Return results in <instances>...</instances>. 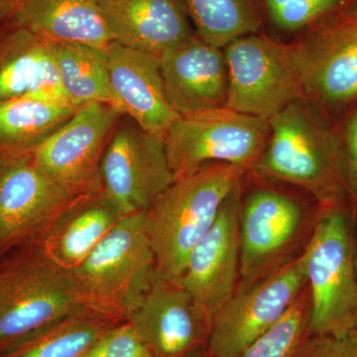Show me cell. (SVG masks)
Listing matches in <instances>:
<instances>
[{"label":"cell","mask_w":357,"mask_h":357,"mask_svg":"<svg viewBox=\"0 0 357 357\" xmlns=\"http://www.w3.org/2000/svg\"><path fill=\"white\" fill-rule=\"evenodd\" d=\"M266 147L255 176L297 185L319 211L342 208L349 199L342 148L306 100H296L269 121Z\"/></svg>","instance_id":"6da1fadb"},{"label":"cell","mask_w":357,"mask_h":357,"mask_svg":"<svg viewBox=\"0 0 357 357\" xmlns=\"http://www.w3.org/2000/svg\"><path fill=\"white\" fill-rule=\"evenodd\" d=\"M248 171L211 163L174 181L145 213L157 272L178 282L192 249L211 229L229 195Z\"/></svg>","instance_id":"7a4b0ae2"},{"label":"cell","mask_w":357,"mask_h":357,"mask_svg":"<svg viewBox=\"0 0 357 357\" xmlns=\"http://www.w3.org/2000/svg\"><path fill=\"white\" fill-rule=\"evenodd\" d=\"M69 275L84 307L128 321L157 275L145 213L122 218Z\"/></svg>","instance_id":"3957f363"},{"label":"cell","mask_w":357,"mask_h":357,"mask_svg":"<svg viewBox=\"0 0 357 357\" xmlns=\"http://www.w3.org/2000/svg\"><path fill=\"white\" fill-rule=\"evenodd\" d=\"M83 307L69 272L41 244L0 260V351Z\"/></svg>","instance_id":"277c9868"},{"label":"cell","mask_w":357,"mask_h":357,"mask_svg":"<svg viewBox=\"0 0 357 357\" xmlns=\"http://www.w3.org/2000/svg\"><path fill=\"white\" fill-rule=\"evenodd\" d=\"M354 246L344 206L319 211L304 248L311 335H340L357 328Z\"/></svg>","instance_id":"5b68a950"},{"label":"cell","mask_w":357,"mask_h":357,"mask_svg":"<svg viewBox=\"0 0 357 357\" xmlns=\"http://www.w3.org/2000/svg\"><path fill=\"white\" fill-rule=\"evenodd\" d=\"M269 134V121L229 107L182 115L165 136L174 181L211 163L251 171L266 147Z\"/></svg>","instance_id":"8992f818"},{"label":"cell","mask_w":357,"mask_h":357,"mask_svg":"<svg viewBox=\"0 0 357 357\" xmlns=\"http://www.w3.org/2000/svg\"><path fill=\"white\" fill-rule=\"evenodd\" d=\"M309 27L290 44L307 102L331 109L356 102L357 0H344Z\"/></svg>","instance_id":"52a82bcc"},{"label":"cell","mask_w":357,"mask_h":357,"mask_svg":"<svg viewBox=\"0 0 357 357\" xmlns=\"http://www.w3.org/2000/svg\"><path fill=\"white\" fill-rule=\"evenodd\" d=\"M306 284L304 249L269 274L239 281L213 318L208 351L215 357L241 356L283 317Z\"/></svg>","instance_id":"ba28073f"},{"label":"cell","mask_w":357,"mask_h":357,"mask_svg":"<svg viewBox=\"0 0 357 357\" xmlns=\"http://www.w3.org/2000/svg\"><path fill=\"white\" fill-rule=\"evenodd\" d=\"M225 49L229 89L225 107L270 121L305 98L290 45L251 34Z\"/></svg>","instance_id":"9c48e42d"},{"label":"cell","mask_w":357,"mask_h":357,"mask_svg":"<svg viewBox=\"0 0 357 357\" xmlns=\"http://www.w3.org/2000/svg\"><path fill=\"white\" fill-rule=\"evenodd\" d=\"M79 199L42 172L30 152L0 154V260L42 244Z\"/></svg>","instance_id":"30bf717a"},{"label":"cell","mask_w":357,"mask_h":357,"mask_svg":"<svg viewBox=\"0 0 357 357\" xmlns=\"http://www.w3.org/2000/svg\"><path fill=\"white\" fill-rule=\"evenodd\" d=\"M122 116L109 103H88L29 151L33 161L73 196L96 194L102 190L103 153Z\"/></svg>","instance_id":"8fae6325"},{"label":"cell","mask_w":357,"mask_h":357,"mask_svg":"<svg viewBox=\"0 0 357 357\" xmlns=\"http://www.w3.org/2000/svg\"><path fill=\"white\" fill-rule=\"evenodd\" d=\"M100 178L102 192L123 217L146 213L174 182L165 139L129 117L121 119L103 153Z\"/></svg>","instance_id":"7c38bea8"},{"label":"cell","mask_w":357,"mask_h":357,"mask_svg":"<svg viewBox=\"0 0 357 357\" xmlns=\"http://www.w3.org/2000/svg\"><path fill=\"white\" fill-rule=\"evenodd\" d=\"M300 202L284 192L256 190L241 203V282L269 274L298 255L314 225Z\"/></svg>","instance_id":"4fadbf2b"},{"label":"cell","mask_w":357,"mask_h":357,"mask_svg":"<svg viewBox=\"0 0 357 357\" xmlns=\"http://www.w3.org/2000/svg\"><path fill=\"white\" fill-rule=\"evenodd\" d=\"M213 321L178 282L157 272L128 321L150 357H201L208 349Z\"/></svg>","instance_id":"5bb4252c"},{"label":"cell","mask_w":357,"mask_h":357,"mask_svg":"<svg viewBox=\"0 0 357 357\" xmlns=\"http://www.w3.org/2000/svg\"><path fill=\"white\" fill-rule=\"evenodd\" d=\"M241 185L223 204L211 229L190 253L178 283L213 318L241 281Z\"/></svg>","instance_id":"9a60e30c"},{"label":"cell","mask_w":357,"mask_h":357,"mask_svg":"<svg viewBox=\"0 0 357 357\" xmlns=\"http://www.w3.org/2000/svg\"><path fill=\"white\" fill-rule=\"evenodd\" d=\"M105 53L112 105L141 128L165 139L181 115L167 98L159 59L116 41Z\"/></svg>","instance_id":"2e32d148"},{"label":"cell","mask_w":357,"mask_h":357,"mask_svg":"<svg viewBox=\"0 0 357 357\" xmlns=\"http://www.w3.org/2000/svg\"><path fill=\"white\" fill-rule=\"evenodd\" d=\"M159 60L167 98L181 116L225 107L229 73L223 49L196 34Z\"/></svg>","instance_id":"e0dca14e"},{"label":"cell","mask_w":357,"mask_h":357,"mask_svg":"<svg viewBox=\"0 0 357 357\" xmlns=\"http://www.w3.org/2000/svg\"><path fill=\"white\" fill-rule=\"evenodd\" d=\"M114 41L156 58L192 38L185 0H100Z\"/></svg>","instance_id":"ac0fdd59"},{"label":"cell","mask_w":357,"mask_h":357,"mask_svg":"<svg viewBox=\"0 0 357 357\" xmlns=\"http://www.w3.org/2000/svg\"><path fill=\"white\" fill-rule=\"evenodd\" d=\"M13 15L15 26L50 41L102 50L114 41L100 0H18Z\"/></svg>","instance_id":"d6986e66"},{"label":"cell","mask_w":357,"mask_h":357,"mask_svg":"<svg viewBox=\"0 0 357 357\" xmlns=\"http://www.w3.org/2000/svg\"><path fill=\"white\" fill-rule=\"evenodd\" d=\"M24 96L68 100L54 42L16 26L0 48V102Z\"/></svg>","instance_id":"ffe728a7"},{"label":"cell","mask_w":357,"mask_h":357,"mask_svg":"<svg viewBox=\"0 0 357 357\" xmlns=\"http://www.w3.org/2000/svg\"><path fill=\"white\" fill-rule=\"evenodd\" d=\"M123 218L100 190L73 204L45 237L41 248L54 264L72 271Z\"/></svg>","instance_id":"44dd1931"},{"label":"cell","mask_w":357,"mask_h":357,"mask_svg":"<svg viewBox=\"0 0 357 357\" xmlns=\"http://www.w3.org/2000/svg\"><path fill=\"white\" fill-rule=\"evenodd\" d=\"M123 319L83 307L0 351V357H83Z\"/></svg>","instance_id":"7402d4cb"},{"label":"cell","mask_w":357,"mask_h":357,"mask_svg":"<svg viewBox=\"0 0 357 357\" xmlns=\"http://www.w3.org/2000/svg\"><path fill=\"white\" fill-rule=\"evenodd\" d=\"M79 107L66 100L24 98L0 102V154L23 153L38 146Z\"/></svg>","instance_id":"603a6c76"},{"label":"cell","mask_w":357,"mask_h":357,"mask_svg":"<svg viewBox=\"0 0 357 357\" xmlns=\"http://www.w3.org/2000/svg\"><path fill=\"white\" fill-rule=\"evenodd\" d=\"M59 79L66 98L77 107L91 102L112 105L107 53L88 45L54 42Z\"/></svg>","instance_id":"cb8c5ba5"},{"label":"cell","mask_w":357,"mask_h":357,"mask_svg":"<svg viewBox=\"0 0 357 357\" xmlns=\"http://www.w3.org/2000/svg\"><path fill=\"white\" fill-rule=\"evenodd\" d=\"M199 38L218 48L255 34L262 24L259 0H185Z\"/></svg>","instance_id":"d4e9b609"},{"label":"cell","mask_w":357,"mask_h":357,"mask_svg":"<svg viewBox=\"0 0 357 357\" xmlns=\"http://www.w3.org/2000/svg\"><path fill=\"white\" fill-rule=\"evenodd\" d=\"M311 335V306L306 287L283 317L238 357H297Z\"/></svg>","instance_id":"484cf974"},{"label":"cell","mask_w":357,"mask_h":357,"mask_svg":"<svg viewBox=\"0 0 357 357\" xmlns=\"http://www.w3.org/2000/svg\"><path fill=\"white\" fill-rule=\"evenodd\" d=\"M344 0H264L270 20L279 29L295 31L309 27Z\"/></svg>","instance_id":"4316f807"},{"label":"cell","mask_w":357,"mask_h":357,"mask_svg":"<svg viewBox=\"0 0 357 357\" xmlns=\"http://www.w3.org/2000/svg\"><path fill=\"white\" fill-rule=\"evenodd\" d=\"M83 357H150L128 321L107 331Z\"/></svg>","instance_id":"83f0119b"},{"label":"cell","mask_w":357,"mask_h":357,"mask_svg":"<svg viewBox=\"0 0 357 357\" xmlns=\"http://www.w3.org/2000/svg\"><path fill=\"white\" fill-rule=\"evenodd\" d=\"M297 357H357V328L340 335H311Z\"/></svg>","instance_id":"f1b7e54d"},{"label":"cell","mask_w":357,"mask_h":357,"mask_svg":"<svg viewBox=\"0 0 357 357\" xmlns=\"http://www.w3.org/2000/svg\"><path fill=\"white\" fill-rule=\"evenodd\" d=\"M340 148L344 157L349 199L354 210H357V110L347 122L344 146Z\"/></svg>","instance_id":"f546056e"},{"label":"cell","mask_w":357,"mask_h":357,"mask_svg":"<svg viewBox=\"0 0 357 357\" xmlns=\"http://www.w3.org/2000/svg\"><path fill=\"white\" fill-rule=\"evenodd\" d=\"M14 6L15 3H13V2L0 0V20H2L7 14L13 13Z\"/></svg>","instance_id":"4dcf8cb0"},{"label":"cell","mask_w":357,"mask_h":357,"mask_svg":"<svg viewBox=\"0 0 357 357\" xmlns=\"http://www.w3.org/2000/svg\"><path fill=\"white\" fill-rule=\"evenodd\" d=\"M354 268H356V274L357 278V244L354 246Z\"/></svg>","instance_id":"1f68e13d"},{"label":"cell","mask_w":357,"mask_h":357,"mask_svg":"<svg viewBox=\"0 0 357 357\" xmlns=\"http://www.w3.org/2000/svg\"><path fill=\"white\" fill-rule=\"evenodd\" d=\"M201 357H215V356H211L210 352L206 351V354H204V356H202Z\"/></svg>","instance_id":"d6a6232c"},{"label":"cell","mask_w":357,"mask_h":357,"mask_svg":"<svg viewBox=\"0 0 357 357\" xmlns=\"http://www.w3.org/2000/svg\"><path fill=\"white\" fill-rule=\"evenodd\" d=\"M2 1L13 2V3H16L18 0H2Z\"/></svg>","instance_id":"836d02e7"}]
</instances>
